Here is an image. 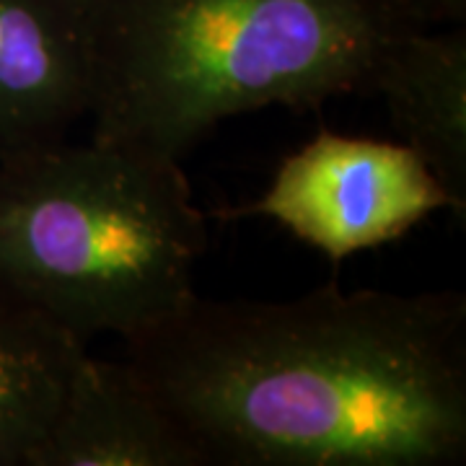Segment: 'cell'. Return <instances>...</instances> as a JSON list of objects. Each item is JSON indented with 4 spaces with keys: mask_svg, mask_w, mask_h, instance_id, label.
<instances>
[{
    "mask_svg": "<svg viewBox=\"0 0 466 466\" xmlns=\"http://www.w3.org/2000/svg\"><path fill=\"white\" fill-rule=\"evenodd\" d=\"M125 363L205 466L466 461V296L327 283L293 300L189 299Z\"/></svg>",
    "mask_w": 466,
    "mask_h": 466,
    "instance_id": "6da1fadb",
    "label": "cell"
},
{
    "mask_svg": "<svg viewBox=\"0 0 466 466\" xmlns=\"http://www.w3.org/2000/svg\"><path fill=\"white\" fill-rule=\"evenodd\" d=\"M32 466H205L125 360L81 352L66 400Z\"/></svg>",
    "mask_w": 466,
    "mask_h": 466,
    "instance_id": "8992f818",
    "label": "cell"
},
{
    "mask_svg": "<svg viewBox=\"0 0 466 466\" xmlns=\"http://www.w3.org/2000/svg\"><path fill=\"white\" fill-rule=\"evenodd\" d=\"M438 210H453L407 143L319 133L285 158L267 192L218 218H269L339 262L391 244Z\"/></svg>",
    "mask_w": 466,
    "mask_h": 466,
    "instance_id": "277c9868",
    "label": "cell"
},
{
    "mask_svg": "<svg viewBox=\"0 0 466 466\" xmlns=\"http://www.w3.org/2000/svg\"><path fill=\"white\" fill-rule=\"evenodd\" d=\"M394 127L446 189L453 216L466 213V32L397 29L383 39L368 86Z\"/></svg>",
    "mask_w": 466,
    "mask_h": 466,
    "instance_id": "52a82bcc",
    "label": "cell"
},
{
    "mask_svg": "<svg viewBox=\"0 0 466 466\" xmlns=\"http://www.w3.org/2000/svg\"><path fill=\"white\" fill-rule=\"evenodd\" d=\"M389 21L400 29L464 26L466 0H376Z\"/></svg>",
    "mask_w": 466,
    "mask_h": 466,
    "instance_id": "9c48e42d",
    "label": "cell"
},
{
    "mask_svg": "<svg viewBox=\"0 0 466 466\" xmlns=\"http://www.w3.org/2000/svg\"><path fill=\"white\" fill-rule=\"evenodd\" d=\"M86 345L29 309L0 300V466H32Z\"/></svg>",
    "mask_w": 466,
    "mask_h": 466,
    "instance_id": "ba28073f",
    "label": "cell"
},
{
    "mask_svg": "<svg viewBox=\"0 0 466 466\" xmlns=\"http://www.w3.org/2000/svg\"><path fill=\"white\" fill-rule=\"evenodd\" d=\"M208 218L182 161L66 140L0 161V300L88 345L122 342L198 296Z\"/></svg>",
    "mask_w": 466,
    "mask_h": 466,
    "instance_id": "3957f363",
    "label": "cell"
},
{
    "mask_svg": "<svg viewBox=\"0 0 466 466\" xmlns=\"http://www.w3.org/2000/svg\"><path fill=\"white\" fill-rule=\"evenodd\" d=\"M88 96L81 0H0V161L60 143Z\"/></svg>",
    "mask_w": 466,
    "mask_h": 466,
    "instance_id": "5b68a950",
    "label": "cell"
},
{
    "mask_svg": "<svg viewBox=\"0 0 466 466\" xmlns=\"http://www.w3.org/2000/svg\"><path fill=\"white\" fill-rule=\"evenodd\" d=\"M91 137L182 161L218 122L368 86L376 0H81Z\"/></svg>",
    "mask_w": 466,
    "mask_h": 466,
    "instance_id": "7a4b0ae2",
    "label": "cell"
}]
</instances>
